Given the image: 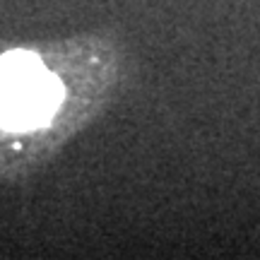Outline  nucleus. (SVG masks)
Returning a JSON list of instances; mask_svg holds the SVG:
<instances>
[{"mask_svg": "<svg viewBox=\"0 0 260 260\" xmlns=\"http://www.w3.org/2000/svg\"><path fill=\"white\" fill-rule=\"evenodd\" d=\"M63 89L34 56L0 58V123L8 128L41 125L60 104Z\"/></svg>", "mask_w": 260, "mask_h": 260, "instance_id": "f257e3e1", "label": "nucleus"}]
</instances>
